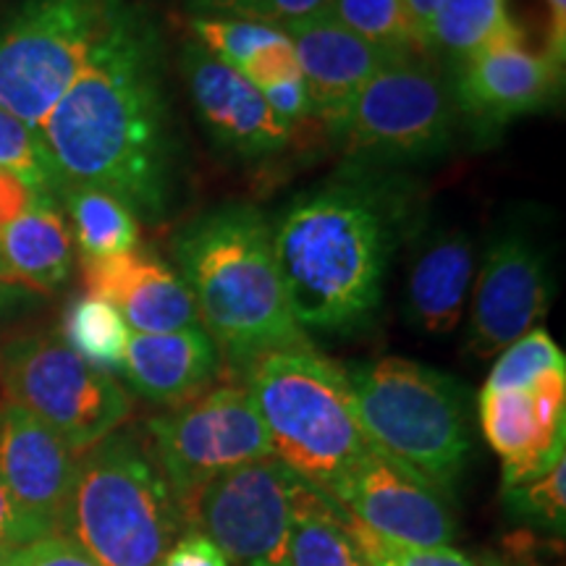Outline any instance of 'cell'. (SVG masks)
Returning <instances> with one entry per match:
<instances>
[{
	"label": "cell",
	"mask_w": 566,
	"mask_h": 566,
	"mask_svg": "<svg viewBox=\"0 0 566 566\" xmlns=\"http://www.w3.org/2000/svg\"><path fill=\"white\" fill-rule=\"evenodd\" d=\"M40 137L63 187L103 189L147 221L166 216L179 147L160 30L150 11L118 0L80 76L42 122Z\"/></svg>",
	"instance_id": "6da1fadb"
},
{
	"label": "cell",
	"mask_w": 566,
	"mask_h": 566,
	"mask_svg": "<svg viewBox=\"0 0 566 566\" xmlns=\"http://www.w3.org/2000/svg\"><path fill=\"white\" fill-rule=\"evenodd\" d=\"M415 212L407 179L363 168L294 197L273 223V250L304 334L346 336L373 323Z\"/></svg>",
	"instance_id": "7a4b0ae2"
},
{
	"label": "cell",
	"mask_w": 566,
	"mask_h": 566,
	"mask_svg": "<svg viewBox=\"0 0 566 566\" xmlns=\"http://www.w3.org/2000/svg\"><path fill=\"white\" fill-rule=\"evenodd\" d=\"M174 258L221 357L247 370L260 354L304 346L273 250V223L254 205L202 212L174 239Z\"/></svg>",
	"instance_id": "3957f363"
},
{
	"label": "cell",
	"mask_w": 566,
	"mask_h": 566,
	"mask_svg": "<svg viewBox=\"0 0 566 566\" xmlns=\"http://www.w3.org/2000/svg\"><path fill=\"white\" fill-rule=\"evenodd\" d=\"M59 533L101 566H160L187 522L145 428L84 451Z\"/></svg>",
	"instance_id": "277c9868"
},
{
	"label": "cell",
	"mask_w": 566,
	"mask_h": 566,
	"mask_svg": "<svg viewBox=\"0 0 566 566\" xmlns=\"http://www.w3.org/2000/svg\"><path fill=\"white\" fill-rule=\"evenodd\" d=\"M244 388L265 424L273 457L325 495L373 446L346 370L310 344L260 354L247 365Z\"/></svg>",
	"instance_id": "5b68a950"
},
{
	"label": "cell",
	"mask_w": 566,
	"mask_h": 566,
	"mask_svg": "<svg viewBox=\"0 0 566 566\" xmlns=\"http://www.w3.org/2000/svg\"><path fill=\"white\" fill-rule=\"evenodd\" d=\"M344 370L375 449L407 464L449 499L472 451L464 386L405 357L357 363Z\"/></svg>",
	"instance_id": "8992f818"
},
{
	"label": "cell",
	"mask_w": 566,
	"mask_h": 566,
	"mask_svg": "<svg viewBox=\"0 0 566 566\" xmlns=\"http://www.w3.org/2000/svg\"><path fill=\"white\" fill-rule=\"evenodd\" d=\"M118 0H21L0 24V108L40 132Z\"/></svg>",
	"instance_id": "52a82bcc"
},
{
	"label": "cell",
	"mask_w": 566,
	"mask_h": 566,
	"mask_svg": "<svg viewBox=\"0 0 566 566\" xmlns=\"http://www.w3.org/2000/svg\"><path fill=\"white\" fill-rule=\"evenodd\" d=\"M0 386L11 405L48 424L74 454L116 433L132 415L124 386L55 334H27L0 346Z\"/></svg>",
	"instance_id": "ba28073f"
},
{
	"label": "cell",
	"mask_w": 566,
	"mask_h": 566,
	"mask_svg": "<svg viewBox=\"0 0 566 566\" xmlns=\"http://www.w3.org/2000/svg\"><path fill=\"white\" fill-rule=\"evenodd\" d=\"M457 116L449 84L428 63L396 59L357 92L334 132L359 163L430 160L451 147Z\"/></svg>",
	"instance_id": "9c48e42d"
},
{
	"label": "cell",
	"mask_w": 566,
	"mask_h": 566,
	"mask_svg": "<svg viewBox=\"0 0 566 566\" xmlns=\"http://www.w3.org/2000/svg\"><path fill=\"white\" fill-rule=\"evenodd\" d=\"M168 485L181 504H192L202 485L254 459L273 457L271 438L250 391L223 384L147 420Z\"/></svg>",
	"instance_id": "30bf717a"
},
{
	"label": "cell",
	"mask_w": 566,
	"mask_h": 566,
	"mask_svg": "<svg viewBox=\"0 0 566 566\" xmlns=\"http://www.w3.org/2000/svg\"><path fill=\"white\" fill-rule=\"evenodd\" d=\"M281 459L265 457L212 478L184 509L187 530L208 535L237 566H289L292 506L300 485Z\"/></svg>",
	"instance_id": "8fae6325"
},
{
	"label": "cell",
	"mask_w": 566,
	"mask_h": 566,
	"mask_svg": "<svg viewBox=\"0 0 566 566\" xmlns=\"http://www.w3.org/2000/svg\"><path fill=\"white\" fill-rule=\"evenodd\" d=\"M331 499L375 535L399 546L449 548L457 537L449 499L375 446L344 472Z\"/></svg>",
	"instance_id": "7c38bea8"
},
{
	"label": "cell",
	"mask_w": 566,
	"mask_h": 566,
	"mask_svg": "<svg viewBox=\"0 0 566 566\" xmlns=\"http://www.w3.org/2000/svg\"><path fill=\"white\" fill-rule=\"evenodd\" d=\"M554 300V271L527 233L506 231L485 252L472 294L467 349L501 354L543 321Z\"/></svg>",
	"instance_id": "4fadbf2b"
},
{
	"label": "cell",
	"mask_w": 566,
	"mask_h": 566,
	"mask_svg": "<svg viewBox=\"0 0 566 566\" xmlns=\"http://www.w3.org/2000/svg\"><path fill=\"white\" fill-rule=\"evenodd\" d=\"M564 63L525 45L516 30L457 66L454 103L478 129L495 134L514 118L548 108L562 90Z\"/></svg>",
	"instance_id": "5bb4252c"
},
{
	"label": "cell",
	"mask_w": 566,
	"mask_h": 566,
	"mask_svg": "<svg viewBox=\"0 0 566 566\" xmlns=\"http://www.w3.org/2000/svg\"><path fill=\"white\" fill-rule=\"evenodd\" d=\"M480 428L504 459V488L527 483L564 457L566 370L543 373L527 388L480 391Z\"/></svg>",
	"instance_id": "9a60e30c"
},
{
	"label": "cell",
	"mask_w": 566,
	"mask_h": 566,
	"mask_svg": "<svg viewBox=\"0 0 566 566\" xmlns=\"http://www.w3.org/2000/svg\"><path fill=\"white\" fill-rule=\"evenodd\" d=\"M181 74L197 116L221 150L258 160L281 153L292 142L294 126L239 71L218 61L200 42L184 45Z\"/></svg>",
	"instance_id": "2e32d148"
},
{
	"label": "cell",
	"mask_w": 566,
	"mask_h": 566,
	"mask_svg": "<svg viewBox=\"0 0 566 566\" xmlns=\"http://www.w3.org/2000/svg\"><path fill=\"white\" fill-rule=\"evenodd\" d=\"M74 451L19 405H0V480L21 512L48 535L59 533L76 478Z\"/></svg>",
	"instance_id": "e0dca14e"
},
{
	"label": "cell",
	"mask_w": 566,
	"mask_h": 566,
	"mask_svg": "<svg viewBox=\"0 0 566 566\" xmlns=\"http://www.w3.org/2000/svg\"><path fill=\"white\" fill-rule=\"evenodd\" d=\"M90 296L105 300L124 317L132 334H174L202 328L187 283L160 260L126 252L84 260Z\"/></svg>",
	"instance_id": "ac0fdd59"
},
{
	"label": "cell",
	"mask_w": 566,
	"mask_h": 566,
	"mask_svg": "<svg viewBox=\"0 0 566 566\" xmlns=\"http://www.w3.org/2000/svg\"><path fill=\"white\" fill-rule=\"evenodd\" d=\"M292 40L302 80L307 84L310 111L336 129L357 92L378 74L394 55L370 45L338 24L334 17H317L283 30Z\"/></svg>",
	"instance_id": "d6986e66"
},
{
	"label": "cell",
	"mask_w": 566,
	"mask_h": 566,
	"mask_svg": "<svg viewBox=\"0 0 566 566\" xmlns=\"http://www.w3.org/2000/svg\"><path fill=\"white\" fill-rule=\"evenodd\" d=\"M221 359L205 328L132 334L122 373L126 384L150 405L179 407L216 384Z\"/></svg>",
	"instance_id": "ffe728a7"
},
{
	"label": "cell",
	"mask_w": 566,
	"mask_h": 566,
	"mask_svg": "<svg viewBox=\"0 0 566 566\" xmlns=\"http://www.w3.org/2000/svg\"><path fill=\"white\" fill-rule=\"evenodd\" d=\"M475 273V244L464 231L424 242L407 279V317L424 336H449L462 321Z\"/></svg>",
	"instance_id": "44dd1931"
},
{
	"label": "cell",
	"mask_w": 566,
	"mask_h": 566,
	"mask_svg": "<svg viewBox=\"0 0 566 566\" xmlns=\"http://www.w3.org/2000/svg\"><path fill=\"white\" fill-rule=\"evenodd\" d=\"M0 258L24 286L53 292L74 265V239L55 197H38L17 221L0 229Z\"/></svg>",
	"instance_id": "7402d4cb"
},
{
	"label": "cell",
	"mask_w": 566,
	"mask_h": 566,
	"mask_svg": "<svg viewBox=\"0 0 566 566\" xmlns=\"http://www.w3.org/2000/svg\"><path fill=\"white\" fill-rule=\"evenodd\" d=\"M289 566H370L352 535V516L304 480L294 493Z\"/></svg>",
	"instance_id": "603a6c76"
},
{
	"label": "cell",
	"mask_w": 566,
	"mask_h": 566,
	"mask_svg": "<svg viewBox=\"0 0 566 566\" xmlns=\"http://www.w3.org/2000/svg\"><path fill=\"white\" fill-rule=\"evenodd\" d=\"M516 30L520 27L509 19L506 0H441L424 34V45L454 66H462L491 42L504 40Z\"/></svg>",
	"instance_id": "cb8c5ba5"
},
{
	"label": "cell",
	"mask_w": 566,
	"mask_h": 566,
	"mask_svg": "<svg viewBox=\"0 0 566 566\" xmlns=\"http://www.w3.org/2000/svg\"><path fill=\"white\" fill-rule=\"evenodd\" d=\"M63 205H66L71 223H74L76 244L84 260L113 258L137 250L139 218L126 205L103 189L69 184L63 187Z\"/></svg>",
	"instance_id": "d4e9b609"
},
{
	"label": "cell",
	"mask_w": 566,
	"mask_h": 566,
	"mask_svg": "<svg viewBox=\"0 0 566 566\" xmlns=\"http://www.w3.org/2000/svg\"><path fill=\"white\" fill-rule=\"evenodd\" d=\"M132 331L124 317L105 300L80 296L66 307L61 321V338L84 363L103 373H122L126 344Z\"/></svg>",
	"instance_id": "484cf974"
},
{
	"label": "cell",
	"mask_w": 566,
	"mask_h": 566,
	"mask_svg": "<svg viewBox=\"0 0 566 566\" xmlns=\"http://www.w3.org/2000/svg\"><path fill=\"white\" fill-rule=\"evenodd\" d=\"M328 17L394 59H420L428 53L405 0H334Z\"/></svg>",
	"instance_id": "4316f807"
},
{
	"label": "cell",
	"mask_w": 566,
	"mask_h": 566,
	"mask_svg": "<svg viewBox=\"0 0 566 566\" xmlns=\"http://www.w3.org/2000/svg\"><path fill=\"white\" fill-rule=\"evenodd\" d=\"M0 171L17 176L34 195L55 197L63 192L59 168L40 132L3 108H0Z\"/></svg>",
	"instance_id": "83f0119b"
},
{
	"label": "cell",
	"mask_w": 566,
	"mask_h": 566,
	"mask_svg": "<svg viewBox=\"0 0 566 566\" xmlns=\"http://www.w3.org/2000/svg\"><path fill=\"white\" fill-rule=\"evenodd\" d=\"M566 370L564 352L558 349L548 331L533 328L530 334L509 344L495 359L491 375L485 380V391H512L535 384L543 373Z\"/></svg>",
	"instance_id": "f1b7e54d"
},
{
	"label": "cell",
	"mask_w": 566,
	"mask_h": 566,
	"mask_svg": "<svg viewBox=\"0 0 566 566\" xmlns=\"http://www.w3.org/2000/svg\"><path fill=\"white\" fill-rule=\"evenodd\" d=\"M189 32L195 34V42H200L205 51L233 71L242 69L254 53L286 34L275 27L260 24V21L221 17H192L189 19Z\"/></svg>",
	"instance_id": "f546056e"
},
{
	"label": "cell",
	"mask_w": 566,
	"mask_h": 566,
	"mask_svg": "<svg viewBox=\"0 0 566 566\" xmlns=\"http://www.w3.org/2000/svg\"><path fill=\"white\" fill-rule=\"evenodd\" d=\"M564 480H566V462L564 457L556 459L546 472L520 483L514 488H504L506 509L514 516L535 522V525L564 530L566 520V495H564Z\"/></svg>",
	"instance_id": "4dcf8cb0"
},
{
	"label": "cell",
	"mask_w": 566,
	"mask_h": 566,
	"mask_svg": "<svg viewBox=\"0 0 566 566\" xmlns=\"http://www.w3.org/2000/svg\"><path fill=\"white\" fill-rule=\"evenodd\" d=\"M352 535L370 566H475L454 548H412L375 535L352 516Z\"/></svg>",
	"instance_id": "1f68e13d"
},
{
	"label": "cell",
	"mask_w": 566,
	"mask_h": 566,
	"mask_svg": "<svg viewBox=\"0 0 566 566\" xmlns=\"http://www.w3.org/2000/svg\"><path fill=\"white\" fill-rule=\"evenodd\" d=\"M239 74H242L258 92L302 76L300 61H296L294 45L292 40H289V34H283V38L271 42V45H265L263 51L254 53L252 59L239 69Z\"/></svg>",
	"instance_id": "d6a6232c"
},
{
	"label": "cell",
	"mask_w": 566,
	"mask_h": 566,
	"mask_svg": "<svg viewBox=\"0 0 566 566\" xmlns=\"http://www.w3.org/2000/svg\"><path fill=\"white\" fill-rule=\"evenodd\" d=\"M331 9H334V0H252L242 19L260 21L275 30H289L294 24L325 17Z\"/></svg>",
	"instance_id": "836d02e7"
},
{
	"label": "cell",
	"mask_w": 566,
	"mask_h": 566,
	"mask_svg": "<svg viewBox=\"0 0 566 566\" xmlns=\"http://www.w3.org/2000/svg\"><path fill=\"white\" fill-rule=\"evenodd\" d=\"M9 566H101L95 558H90L84 551L69 541L66 535L53 533L38 537L30 546L11 551Z\"/></svg>",
	"instance_id": "e575fe53"
},
{
	"label": "cell",
	"mask_w": 566,
	"mask_h": 566,
	"mask_svg": "<svg viewBox=\"0 0 566 566\" xmlns=\"http://www.w3.org/2000/svg\"><path fill=\"white\" fill-rule=\"evenodd\" d=\"M42 530L30 514L21 512V506L13 501L3 480H0V551H19L30 546L38 537H45Z\"/></svg>",
	"instance_id": "d590c367"
},
{
	"label": "cell",
	"mask_w": 566,
	"mask_h": 566,
	"mask_svg": "<svg viewBox=\"0 0 566 566\" xmlns=\"http://www.w3.org/2000/svg\"><path fill=\"white\" fill-rule=\"evenodd\" d=\"M160 566H231L229 558L208 535L187 530L179 541L168 548Z\"/></svg>",
	"instance_id": "8d00e7d4"
},
{
	"label": "cell",
	"mask_w": 566,
	"mask_h": 566,
	"mask_svg": "<svg viewBox=\"0 0 566 566\" xmlns=\"http://www.w3.org/2000/svg\"><path fill=\"white\" fill-rule=\"evenodd\" d=\"M265 97V103L279 113L281 118H286L289 124L300 126L307 118H313V111H310V95H307V84H304L302 76L296 80H289L283 84H275V87H268L260 92Z\"/></svg>",
	"instance_id": "74e56055"
},
{
	"label": "cell",
	"mask_w": 566,
	"mask_h": 566,
	"mask_svg": "<svg viewBox=\"0 0 566 566\" xmlns=\"http://www.w3.org/2000/svg\"><path fill=\"white\" fill-rule=\"evenodd\" d=\"M40 195H34L27 184H21L17 176L0 171V229L17 221L24 210H30V205L38 200ZM45 197V195H42Z\"/></svg>",
	"instance_id": "f35d334b"
},
{
	"label": "cell",
	"mask_w": 566,
	"mask_h": 566,
	"mask_svg": "<svg viewBox=\"0 0 566 566\" xmlns=\"http://www.w3.org/2000/svg\"><path fill=\"white\" fill-rule=\"evenodd\" d=\"M195 17H221V19H242L250 9L252 0H184Z\"/></svg>",
	"instance_id": "ab89813d"
},
{
	"label": "cell",
	"mask_w": 566,
	"mask_h": 566,
	"mask_svg": "<svg viewBox=\"0 0 566 566\" xmlns=\"http://www.w3.org/2000/svg\"><path fill=\"white\" fill-rule=\"evenodd\" d=\"M34 302V294L30 289H24V283H13V281H3L0 279V323L9 321L24 310L27 304Z\"/></svg>",
	"instance_id": "60d3db41"
},
{
	"label": "cell",
	"mask_w": 566,
	"mask_h": 566,
	"mask_svg": "<svg viewBox=\"0 0 566 566\" xmlns=\"http://www.w3.org/2000/svg\"><path fill=\"white\" fill-rule=\"evenodd\" d=\"M551 9V32L546 53L558 63H564V42H566V0H548Z\"/></svg>",
	"instance_id": "b9f144b4"
},
{
	"label": "cell",
	"mask_w": 566,
	"mask_h": 566,
	"mask_svg": "<svg viewBox=\"0 0 566 566\" xmlns=\"http://www.w3.org/2000/svg\"><path fill=\"white\" fill-rule=\"evenodd\" d=\"M405 3H407L409 17H412L415 27L420 30L422 40H424V34H428V27H430V21H433L438 6H441V0H405ZM424 48H428V45H424Z\"/></svg>",
	"instance_id": "7bdbcfd3"
},
{
	"label": "cell",
	"mask_w": 566,
	"mask_h": 566,
	"mask_svg": "<svg viewBox=\"0 0 566 566\" xmlns=\"http://www.w3.org/2000/svg\"><path fill=\"white\" fill-rule=\"evenodd\" d=\"M0 279L3 281H13V283H19L17 279H13V275L9 273V268H6V263H3V258H0Z\"/></svg>",
	"instance_id": "ee69618b"
},
{
	"label": "cell",
	"mask_w": 566,
	"mask_h": 566,
	"mask_svg": "<svg viewBox=\"0 0 566 566\" xmlns=\"http://www.w3.org/2000/svg\"><path fill=\"white\" fill-rule=\"evenodd\" d=\"M483 566H514L512 562H501V558H485Z\"/></svg>",
	"instance_id": "f6af8a7d"
},
{
	"label": "cell",
	"mask_w": 566,
	"mask_h": 566,
	"mask_svg": "<svg viewBox=\"0 0 566 566\" xmlns=\"http://www.w3.org/2000/svg\"><path fill=\"white\" fill-rule=\"evenodd\" d=\"M9 551H0V566H9Z\"/></svg>",
	"instance_id": "bcb514c9"
}]
</instances>
